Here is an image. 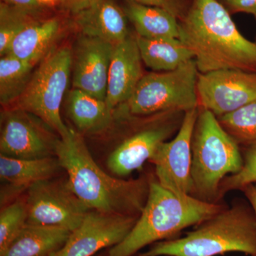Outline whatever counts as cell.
Wrapping results in <instances>:
<instances>
[{
	"instance_id": "cell-2",
	"label": "cell",
	"mask_w": 256,
	"mask_h": 256,
	"mask_svg": "<svg viewBox=\"0 0 256 256\" xmlns=\"http://www.w3.org/2000/svg\"><path fill=\"white\" fill-rule=\"evenodd\" d=\"M180 30V40L191 50L198 73L256 72V43L242 36L218 0H192Z\"/></svg>"
},
{
	"instance_id": "cell-22",
	"label": "cell",
	"mask_w": 256,
	"mask_h": 256,
	"mask_svg": "<svg viewBox=\"0 0 256 256\" xmlns=\"http://www.w3.org/2000/svg\"><path fill=\"white\" fill-rule=\"evenodd\" d=\"M141 58L156 72H170L193 60L191 50L178 38H146L136 36Z\"/></svg>"
},
{
	"instance_id": "cell-13",
	"label": "cell",
	"mask_w": 256,
	"mask_h": 256,
	"mask_svg": "<svg viewBox=\"0 0 256 256\" xmlns=\"http://www.w3.org/2000/svg\"><path fill=\"white\" fill-rule=\"evenodd\" d=\"M133 216L89 210L54 256H94L120 244L137 222Z\"/></svg>"
},
{
	"instance_id": "cell-12",
	"label": "cell",
	"mask_w": 256,
	"mask_h": 256,
	"mask_svg": "<svg viewBox=\"0 0 256 256\" xmlns=\"http://www.w3.org/2000/svg\"><path fill=\"white\" fill-rule=\"evenodd\" d=\"M198 108L216 117L229 114L256 99V72L224 69L198 74Z\"/></svg>"
},
{
	"instance_id": "cell-18",
	"label": "cell",
	"mask_w": 256,
	"mask_h": 256,
	"mask_svg": "<svg viewBox=\"0 0 256 256\" xmlns=\"http://www.w3.org/2000/svg\"><path fill=\"white\" fill-rule=\"evenodd\" d=\"M60 30L58 18L38 20L15 37L6 55L36 65L53 50Z\"/></svg>"
},
{
	"instance_id": "cell-8",
	"label": "cell",
	"mask_w": 256,
	"mask_h": 256,
	"mask_svg": "<svg viewBox=\"0 0 256 256\" xmlns=\"http://www.w3.org/2000/svg\"><path fill=\"white\" fill-rule=\"evenodd\" d=\"M184 114L170 112L142 118L140 126L128 134L108 156V170L122 178L142 169L160 144L178 132Z\"/></svg>"
},
{
	"instance_id": "cell-5",
	"label": "cell",
	"mask_w": 256,
	"mask_h": 256,
	"mask_svg": "<svg viewBox=\"0 0 256 256\" xmlns=\"http://www.w3.org/2000/svg\"><path fill=\"white\" fill-rule=\"evenodd\" d=\"M239 144L222 127L213 112L198 108L192 141V196L222 203L218 192L224 178L242 169Z\"/></svg>"
},
{
	"instance_id": "cell-19",
	"label": "cell",
	"mask_w": 256,
	"mask_h": 256,
	"mask_svg": "<svg viewBox=\"0 0 256 256\" xmlns=\"http://www.w3.org/2000/svg\"><path fill=\"white\" fill-rule=\"evenodd\" d=\"M70 233L58 227L28 224L0 256H54Z\"/></svg>"
},
{
	"instance_id": "cell-32",
	"label": "cell",
	"mask_w": 256,
	"mask_h": 256,
	"mask_svg": "<svg viewBox=\"0 0 256 256\" xmlns=\"http://www.w3.org/2000/svg\"><path fill=\"white\" fill-rule=\"evenodd\" d=\"M240 192L244 194L246 200L250 204L256 216V184L247 185L242 188Z\"/></svg>"
},
{
	"instance_id": "cell-11",
	"label": "cell",
	"mask_w": 256,
	"mask_h": 256,
	"mask_svg": "<svg viewBox=\"0 0 256 256\" xmlns=\"http://www.w3.org/2000/svg\"><path fill=\"white\" fill-rule=\"evenodd\" d=\"M43 121L22 109L2 114L0 152L18 159H40L56 156L58 138Z\"/></svg>"
},
{
	"instance_id": "cell-10",
	"label": "cell",
	"mask_w": 256,
	"mask_h": 256,
	"mask_svg": "<svg viewBox=\"0 0 256 256\" xmlns=\"http://www.w3.org/2000/svg\"><path fill=\"white\" fill-rule=\"evenodd\" d=\"M198 114V108L185 112L174 138L162 143L149 161L158 182L181 196L191 194L192 141Z\"/></svg>"
},
{
	"instance_id": "cell-35",
	"label": "cell",
	"mask_w": 256,
	"mask_h": 256,
	"mask_svg": "<svg viewBox=\"0 0 256 256\" xmlns=\"http://www.w3.org/2000/svg\"></svg>"
},
{
	"instance_id": "cell-7",
	"label": "cell",
	"mask_w": 256,
	"mask_h": 256,
	"mask_svg": "<svg viewBox=\"0 0 256 256\" xmlns=\"http://www.w3.org/2000/svg\"><path fill=\"white\" fill-rule=\"evenodd\" d=\"M73 63V53L67 46L53 50L44 58L21 97L18 108L30 112L52 128L58 137L68 134L60 108L66 92Z\"/></svg>"
},
{
	"instance_id": "cell-31",
	"label": "cell",
	"mask_w": 256,
	"mask_h": 256,
	"mask_svg": "<svg viewBox=\"0 0 256 256\" xmlns=\"http://www.w3.org/2000/svg\"><path fill=\"white\" fill-rule=\"evenodd\" d=\"M99 0H62L60 6L74 15L98 2Z\"/></svg>"
},
{
	"instance_id": "cell-30",
	"label": "cell",
	"mask_w": 256,
	"mask_h": 256,
	"mask_svg": "<svg viewBox=\"0 0 256 256\" xmlns=\"http://www.w3.org/2000/svg\"><path fill=\"white\" fill-rule=\"evenodd\" d=\"M2 2L24 10L38 18L45 9L37 0H2Z\"/></svg>"
},
{
	"instance_id": "cell-4",
	"label": "cell",
	"mask_w": 256,
	"mask_h": 256,
	"mask_svg": "<svg viewBox=\"0 0 256 256\" xmlns=\"http://www.w3.org/2000/svg\"><path fill=\"white\" fill-rule=\"evenodd\" d=\"M225 205L176 194L162 186L152 174L148 198L137 222L122 242L108 249V256L137 255L156 242L176 238Z\"/></svg>"
},
{
	"instance_id": "cell-24",
	"label": "cell",
	"mask_w": 256,
	"mask_h": 256,
	"mask_svg": "<svg viewBox=\"0 0 256 256\" xmlns=\"http://www.w3.org/2000/svg\"><path fill=\"white\" fill-rule=\"evenodd\" d=\"M217 118L238 144L244 146L256 142V99Z\"/></svg>"
},
{
	"instance_id": "cell-20",
	"label": "cell",
	"mask_w": 256,
	"mask_h": 256,
	"mask_svg": "<svg viewBox=\"0 0 256 256\" xmlns=\"http://www.w3.org/2000/svg\"><path fill=\"white\" fill-rule=\"evenodd\" d=\"M67 112L78 132L82 134L105 132L114 120V112L105 100L76 88L68 92Z\"/></svg>"
},
{
	"instance_id": "cell-6",
	"label": "cell",
	"mask_w": 256,
	"mask_h": 256,
	"mask_svg": "<svg viewBox=\"0 0 256 256\" xmlns=\"http://www.w3.org/2000/svg\"><path fill=\"white\" fill-rule=\"evenodd\" d=\"M198 70L192 60L175 70L143 76L129 99L114 111L122 121L164 112H185L198 108Z\"/></svg>"
},
{
	"instance_id": "cell-23",
	"label": "cell",
	"mask_w": 256,
	"mask_h": 256,
	"mask_svg": "<svg viewBox=\"0 0 256 256\" xmlns=\"http://www.w3.org/2000/svg\"><path fill=\"white\" fill-rule=\"evenodd\" d=\"M35 66L12 56L5 55L1 57L0 102L2 105H10L21 97L31 80Z\"/></svg>"
},
{
	"instance_id": "cell-17",
	"label": "cell",
	"mask_w": 256,
	"mask_h": 256,
	"mask_svg": "<svg viewBox=\"0 0 256 256\" xmlns=\"http://www.w3.org/2000/svg\"><path fill=\"white\" fill-rule=\"evenodd\" d=\"M74 16L82 35L99 38L114 46L130 36L126 13L114 0H99Z\"/></svg>"
},
{
	"instance_id": "cell-33",
	"label": "cell",
	"mask_w": 256,
	"mask_h": 256,
	"mask_svg": "<svg viewBox=\"0 0 256 256\" xmlns=\"http://www.w3.org/2000/svg\"><path fill=\"white\" fill-rule=\"evenodd\" d=\"M37 2L45 9L54 8L56 5H60V3H62V0H37Z\"/></svg>"
},
{
	"instance_id": "cell-27",
	"label": "cell",
	"mask_w": 256,
	"mask_h": 256,
	"mask_svg": "<svg viewBox=\"0 0 256 256\" xmlns=\"http://www.w3.org/2000/svg\"><path fill=\"white\" fill-rule=\"evenodd\" d=\"M242 152V169L236 174L227 176L222 182L218 192L220 202L229 192L240 191L247 185L256 184V142L244 144Z\"/></svg>"
},
{
	"instance_id": "cell-15",
	"label": "cell",
	"mask_w": 256,
	"mask_h": 256,
	"mask_svg": "<svg viewBox=\"0 0 256 256\" xmlns=\"http://www.w3.org/2000/svg\"><path fill=\"white\" fill-rule=\"evenodd\" d=\"M142 58L136 36L130 35L114 46L105 101L111 110L124 104L143 77Z\"/></svg>"
},
{
	"instance_id": "cell-14",
	"label": "cell",
	"mask_w": 256,
	"mask_h": 256,
	"mask_svg": "<svg viewBox=\"0 0 256 256\" xmlns=\"http://www.w3.org/2000/svg\"><path fill=\"white\" fill-rule=\"evenodd\" d=\"M114 46L99 38L80 35L72 52L74 88L105 100Z\"/></svg>"
},
{
	"instance_id": "cell-34",
	"label": "cell",
	"mask_w": 256,
	"mask_h": 256,
	"mask_svg": "<svg viewBox=\"0 0 256 256\" xmlns=\"http://www.w3.org/2000/svg\"><path fill=\"white\" fill-rule=\"evenodd\" d=\"M94 256H108V249L106 252H101L100 254H98L97 255Z\"/></svg>"
},
{
	"instance_id": "cell-9",
	"label": "cell",
	"mask_w": 256,
	"mask_h": 256,
	"mask_svg": "<svg viewBox=\"0 0 256 256\" xmlns=\"http://www.w3.org/2000/svg\"><path fill=\"white\" fill-rule=\"evenodd\" d=\"M25 200L28 224L70 232L78 228L90 210L72 191L67 178L38 182L28 188Z\"/></svg>"
},
{
	"instance_id": "cell-26",
	"label": "cell",
	"mask_w": 256,
	"mask_h": 256,
	"mask_svg": "<svg viewBox=\"0 0 256 256\" xmlns=\"http://www.w3.org/2000/svg\"><path fill=\"white\" fill-rule=\"evenodd\" d=\"M28 224L26 200L20 198L2 206L0 213V254Z\"/></svg>"
},
{
	"instance_id": "cell-3",
	"label": "cell",
	"mask_w": 256,
	"mask_h": 256,
	"mask_svg": "<svg viewBox=\"0 0 256 256\" xmlns=\"http://www.w3.org/2000/svg\"><path fill=\"white\" fill-rule=\"evenodd\" d=\"M256 256V216L247 200L236 198L183 236L150 246L134 256Z\"/></svg>"
},
{
	"instance_id": "cell-29",
	"label": "cell",
	"mask_w": 256,
	"mask_h": 256,
	"mask_svg": "<svg viewBox=\"0 0 256 256\" xmlns=\"http://www.w3.org/2000/svg\"><path fill=\"white\" fill-rule=\"evenodd\" d=\"M229 13L245 12L256 15V0H218Z\"/></svg>"
},
{
	"instance_id": "cell-28",
	"label": "cell",
	"mask_w": 256,
	"mask_h": 256,
	"mask_svg": "<svg viewBox=\"0 0 256 256\" xmlns=\"http://www.w3.org/2000/svg\"><path fill=\"white\" fill-rule=\"evenodd\" d=\"M130 1L164 10L180 21L188 13L192 0H130Z\"/></svg>"
},
{
	"instance_id": "cell-1",
	"label": "cell",
	"mask_w": 256,
	"mask_h": 256,
	"mask_svg": "<svg viewBox=\"0 0 256 256\" xmlns=\"http://www.w3.org/2000/svg\"><path fill=\"white\" fill-rule=\"evenodd\" d=\"M56 156L72 191L90 210L139 216L149 193L150 175L136 178L112 176L92 158L82 133L69 128L58 138Z\"/></svg>"
},
{
	"instance_id": "cell-25",
	"label": "cell",
	"mask_w": 256,
	"mask_h": 256,
	"mask_svg": "<svg viewBox=\"0 0 256 256\" xmlns=\"http://www.w3.org/2000/svg\"><path fill=\"white\" fill-rule=\"evenodd\" d=\"M41 18L1 2L0 4V56L8 54L12 42L18 34Z\"/></svg>"
},
{
	"instance_id": "cell-36",
	"label": "cell",
	"mask_w": 256,
	"mask_h": 256,
	"mask_svg": "<svg viewBox=\"0 0 256 256\" xmlns=\"http://www.w3.org/2000/svg\"><path fill=\"white\" fill-rule=\"evenodd\" d=\"M255 18H256V16H255Z\"/></svg>"
},
{
	"instance_id": "cell-16",
	"label": "cell",
	"mask_w": 256,
	"mask_h": 256,
	"mask_svg": "<svg viewBox=\"0 0 256 256\" xmlns=\"http://www.w3.org/2000/svg\"><path fill=\"white\" fill-rule=\"evenodd\" d=\"M62 170L56 156L18 159L0 154L2 206L14 201L38 182L55 178Z\"/></svg>"
},
{
	"instance_id": "cell-21",
	"label": "cell",
	"mask_w": 256,
	"mask_h": 256,
	"mask_svg": "<svg viewBox=\"0 0 256 256\" xmlns=\"http://www.w3.org/2000/svg\"><path fill=\"white\" fill-rule=\"evenodd\" d=\"M124 12L136 28L138 36L146 38H178V18L160 8L138 4L128 0Z\"/></svg>"
}]
</instances>
